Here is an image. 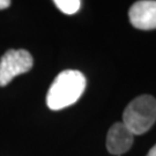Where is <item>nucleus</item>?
<instances>
[{"label":"nucleus","instance_id":"f257e3e1","mask_svg":"<svg viewBox=\"0 0 156 156\" xmlns=\"http://www.w3.org/2000/svg\"><path fill=\"white\" fill-rule=\"evenodd\" d=\"M86 78L75 69L62 71L56 76L46 95V104L51 110H62L78 102L86 89Z\"/></svg>","mask_w":156,"mask_h":156},{"label":"nucleus","instance_id":"f03ea898","mask_svg":"<svg viewBox=\"0 0 156 156\" xmlns=\"http://www.w3.org/2000/svg\"><path fill=\"white\" fill-rule=\"evenodd\" d=\"M156 122V100L151 95L134 98L123 113V123L134 135L149 131Z\"/></svg>","mask_w":156,"mask_h":156},{"label":"nucleus","instance_id":"7ed1b4c3","mask_svg":"<svg viewBox=\"0 0 156 156\" xmlns=\"http://www.w3.org/2000/svg\"><path fill=\"white\" fill-rule=\"evenodd\" d=\"M34 64L27 50H8L0 58V87H5L16 75L27 73Z\"/></svg>","mask_w":156,"mask_h":156},{"label":"nucleus","instance_id":"20e7f679","mask_svg":"<svg viewBox=\"0 0 156 156\" xmlns=\"http://www.w3.org/2000/svg\"><path fill=\"white\" fill-rule=\"evenodd\" d=\"M128 16L134 28L141 30L156 29V1L141 0L134 2L129 8Z\"/></svg>","mask_w":156,"mask_h":156},{"label":"nucleus","instance_id":"39448f33","mask_svg":"<svg viewBox=\"0 0 156 156\" xmlns=\"http://www.w3.org/2000/svg\"><path fill=\"white\" fill-rule=\"evenodd\" d=\"M134 141V134L124 123L113 124L106 135V148L112 155L122 156L129 151Z\"/></svg>","mask_w":156,"mask_h":156},{"label":"nucleus","instance_id":"423d86ee","mask_svg":"<svg viewBox=\"0 0 156 156\" xmlns=\"http://www.w3.org/2000/svg\"><path fill=\"white\" fill-rule=\"evenodd\" d=\"M55 5L67 15H72L80 9L81 1L80 0H56Z\"/></svg>","mask_w":156,"mask_h":156},{"label":"nucleus","instance_id":"0eeeda50","mask_svg":"<svg viewBox=\"0 0 156 156\" xmlns=\"http://www.w3.org/2000/svg\"><path fill=\"white\" fill-rule=\"evenodd\" d=\"M11 5V1L9 0H0V11L1 9H5V8H8Z\"/></svg>","mask_w":156,"mask_h":156},{"label":"nucleus","instance_id":"6e6552de","mask_svg":"<svg viewBox=\"0 0 156 156\" xmlns=\"http://www.w3.org/2000/svg\"><path fill=\"white\" fill-rule=\"evenodd\" d=\"M147 156H156V145L151 148V151H148V154H147Z\"/></svg>","mask_w":156,"mask_h":156}]
</instances>
